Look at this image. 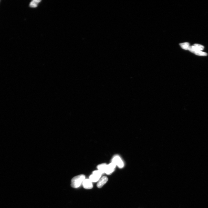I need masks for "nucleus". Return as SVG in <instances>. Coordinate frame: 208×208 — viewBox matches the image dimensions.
<instances>
[{
  "instance_id": "2",
  "label": "nucleus",
  "mask_w": 208,
  "mask_h": 208,
  "mask_svg": "<svg viewBox=\"0 0 208 208\" xmlns=\"http://www.w3.org/2000/svg\"><path fill=\"white\" fill-rule=\"evenodd\" d=\"M102 174L99 170L95 171L93 172L92 175L89 177V179L92 182H97L98 181Z\"/></svg>"
},
{
  "instance_id": "3",
  "label": "nucleus",
  "mask_w": 208,
  "mask_h": 208,
  "mask_svg": "<svg viewBox=\"0 0 208 208\" xmlns=\"http://www.w3.org/2000/svg\"><path fill=\"white\" fill-rule=\"evenodd\" d=\"M112 162L117 165L120 168H123L124 166V164L123 160L118 155H115L113 158Z\"/></svg>"
},
{
  "instance_id": "7",
  "label": "nucleus",
  "mask_w": 208,
  "mask_h": 208,
  "mask_svg": "<svg viewBox=\"0 0 208 208\" xmlns=\"http://www.w3.org/2000/svg\"><path fill=\"white\" fill-rule=\"evenodd\" d=\"M107 165L105 163L99 164L97 167L98 170L102 174L105 173Z\"/></svg>"
},
{
  "instance_id": "9",
  "label": "nucleus",
  "mask_w": 208,
  "mask_h": 208,
  "mask_svg": "<svg viewBox=\"0 0 208 208\" xmlns=\"http://www.w3.org/2000/svg\"><path fill=\"white\" fill-rule=\"evenodd\" d=\"M180 45L181 47L183 49L185 50H189L190 47L189 44V43H183L180 44Z\"/></svg>"
},
{
  "instance_id": "11",
  "label": "nucleus",
  "mask_w": 208,
  "mask_h": 208,
  "mask_svg": "<svg viewBox=\"0 0 208 208\" xmlns=\"http://www.w3.org/2000/svg\"><path fill=\"white\" fill-rule=\"evenodd\" d=\"M194 54L196 55L201 56H206L207 55V53L200 51H196Z\"/></svg>"
},
{
  "instance_id": "10",
  "label": "nucleus",
  "mask_w": 208,
  "mask_h": 208,
  "mask_svg": "<svg viewBox=\"0 0 208 208\" xmlns=\"http://www.w3.org/2000/svg\"><path fill=\"white\" fill-rule=\"evenodd\" d=\"M194 46L196 47V48L198 51H200L203 50L204 48V46L199 44H195L194 45Z\"/></svg>"
},
{
  "instance_id": "5",
  "label": "nucleus",
  "mask_w": 208,
  "mask_h": 208,
  "mask_svg": "<svg viewBox=\"0 0 208 208\" xmlns=\"http://www.w3.org/2000/svg\"><path fill=\"white\" fill-rule=\"evenodd\" d=\"M92 182L90 179H85L82 183L83 187L86 189H92L93 187Z\"/></svg>"
},
{
  "instance_id": "4",
  "label": "nucleus",
  "mask_w": 208,
  "mask_h": 208,
  "mask_svg": "<svg viewBox=\"0 0 208 208\" xmlns=\"http://www.w3.org/2000/svg\"><path fill=\"white\" fill-rule=\"evenodd\" d=\"M116 165L112 162L109 164L107 165L105 173L108 175L111 174L114 171Z\"/></svg>"
},
{
  "instance_id": "1",
  "label": "nucleus",
  "mask_w": 208,
  "mask_h": 208,
  "mask_svg": "<svg viewBox=\"0 0 208 208\" xmlns=\"http://www.w3.org/2000/svg\"><path fill=\"white\" fill-rule=\"evenodd\" d=\"M85 175L82 174L75 176L71 180V186L74 188L79 187L85 180Z\"/></svg>"
},
{
  "instance_id": "8",
  "label": "nucleus",
  "mask_w": 208,
  "mask_h": 208,
  "mask_svg": "<svg viewBox=\"0 0 208 208\" xmlns=\"http://www.w3.org/2000/svg\"><path fill=\"white\" fill-rule=\"evenodd\" d=\"M41 1L40 0H34L30 2V7L33 8L37 7L38 4Z\"/></svg>"
},
{
  "instance_id": "6",
  "label": "nucleus",
  "mask_w": 208,
  "mask_h": 208,
  "mask_svg": "<svg viewBox=\"0 0 208 208\" xmlns=\"http://www.w3.org/2000/svg\"><path fill=\"white\" fill-rule=\"evenodd\" d=\"M108 179L106 176H104L102 177L98 181L97 184V186L99 188H101L105 185L108 181Z\"/></svg>"
}]
</instances>
